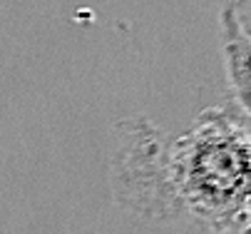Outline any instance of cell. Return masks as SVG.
<instances>
[{"mask_svg":"<svg viewBox=\"0 0 251 234\" xmlns=\"http://www.w3.org/2000/svg\"><path fill=\"white\" fill-rule=\"evenodd\" d=\"M164 142L150 120H127L115 130L112 194L120 207L150 222H174L164 189Z\"/></svg>","mask_w":251,"mask_h":234,"instance_id":"7a4b0ae2","label":"cell"},{"mask_svg":"<svg viewBox=\"0 0 251 234\" xmlns=\"http://www.w3.org/2000/svg\"><path fill=\"white\" fill-rule=\"evenodd\" d=\"M249 25L251 0H229L222 13V50L231 97L244 107H249Z\"/></svg>","mask_w":251,"mask_h":234,"instance_id":"3957f363","label":"cell"},{"mask_svg":"<svg viewBox=\"0 0 251 234\" xmlns=\"http://www.w3.org/2000/svg\"><path fill=\"white\" fill-rule=\"evenodd\" d=\"M249 187V107L234 97L201 110L184 135L164 142V189L174 222L189 217L214 234H246Z\"/></svg>","mask_w":251,"mask_h":234,"instance_id":"6da1fadb","label":"cell"}]
</instances>
